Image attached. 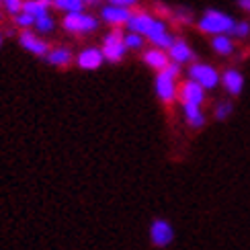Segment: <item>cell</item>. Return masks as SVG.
Segmentation results:
<instances>
[{"mask_svg":"<svg viewBox=\"0 0 250 250\" xmlns=\"http://www.w3.org/2000/svg\"><path fill=\"white\" fill-rule=\"evenodd\" d=\"M232 35L240 37V39H246L250 35V23H248V21H236V25L232 29Z\"/></svg>","mask_w":250,"mask_h":250,"instance_id":"obj_23","label":"cell"},{"mask_svg":"<svg viewBox=\"0 0 250 250\" xmlns=\"http://www.w3.org/2000/svg\"><path fill=\"white\" fill-rule=\"evenodd\" d=\"M103 54H105V60L113 62V64H117L125 58L127 54V45H125V33H121L119 27H113L111 33L105 35L103 39Z\"/></svg>","mask_w":250,"mask_h":250,"instance_id":"obj_5","label":"cell"},{"mask_svg":"<svg viewBox=\"0 0 250 250\" xmlns=\"http://www.w3.org/2000/svg\"><path fill=\"white\" fill-rule=\"evenodd\" d=\"M33 23H35V17H33V15H29V13H25V10H21L19 15H15V25L21 27V29L33 27Z\"/></svg>","mask_w":250,"mask_h":250,"instance_id":"obj_22","label":"cell"},{"mask_svg":"<svg viewBox=\"0 0 250 250\" xmlns=\"http://www.w3.org/2000/svg\"><path fill=\"white\" fill-rule=\"evenodd\" d=\"M0 6H2V0H0Z\"/></svg>","mask_w":250,"mask_h":250,"instance_id":"obj_30","label":"cell"},{"mask_svg":"<svg viewBox=\"0 0 250 250\" xmlns=\"http://www.w3.org/2000/svg\"><path fill=\"white\" fill-rule=\"evenodd\" d=\"M33 27H35L37 33H41V35H47V33H51V31L56 29V19L51 17L49 13H45V15H39V17H35V23H33Z\"/></svg>","mask_w":250,"mask_h":250,"instance_id":"obj_20","label":"cell"},{"mask_svg":"<svg viewBox=\"0 0 250 250\" xmlns=\"http://www.w3.org/2000/svg\"><path fill=\"white\" fill-rule=\"evenodd\" d=\"M181 74V64H176V62H170L168 66L164 70L158 72V76H156V95L162 103L166 105H170V103L179 97V86H176V78Z\"/></svg>","mask_w":250,"mask_h":250,"instance_id":"obj_2","label":"cell"},{"mask_svg":"<svg viewBox=\"0 0 250 250\" xmlns=\"http://www.w3.org/2000/svg\"><path fill=\"white\" fill-rule=\"evenodd\" d=\"M54 6L51 0H25L23 2V10L33 17H39V15H45L49 13V8Z\"/></svg>","mask_w":250,"mask_h":250,"instance_id":"obj_18","label":"cell"},{"mask_svg":"<svg viewBox=\"0 0 250 250\" xmlns=\"http://www.w3.org/2000/svg\"><path fill=\"white\" fill-rule=\"evenodd\" d=\"M222 82H224V86L226 90L230 92L232 97H238L242 92V86H244V76L240 74L238 70H226L224 72V76H222Z\"/></svg>","mask_w":250,"mask_h":250,"instance_id":"obj_14","label":"cell"},{"mask_svg":"<svg viewBox=\"0 0 250 250\" xmlns=\"http://www.w3.org/2000/svg\"><path fill=\"white\" fill-rule=\"evenodd\" d=\"M189 78L199 82L205 90L215 88L217 84H220V74H217V70L209 64H193L189 68Z\"/></svg>","mask_w":250,"mask_h":250,"instance_id":"obj_6","label":"cell"},{"mask_svg":"<svg viewBox=\"0 0 250 250\" xmlns=\"http://www.w3.org/2000/svg\"><path fill=\"white\" fill-rule=\"evenodd\" d=\"M45 58H47V64L58 66V68H66V66L72 64V51L68 47H64V45L49 49Z\"/></svg>","mask_w":250,"mask_h":250,"instance_id":"obj_15","label":"cell"},{"mask_svg":"<svg viewBox=\"0 0 250 250\" xmlns=\"http://www.w3.org/2000/svg\"><path fill=\"white\" fill-rule=\"evenodd\" d=\"M183 111H185V117H187V121H189V125H193V127H203L205 117H203V113H201V105L185 103Z\"/></svg>","mask_w":250,"mask_h":250,"instance_id":"obj_17","label":"cell"},{"mask_svg":"<svg viewBox=\"0 0 250 250\" xmlns=\"http://www.w3.org/2000/svg\"><path fill=\"white\" fill-rule=\"evenodd\" d=\"M133 15V10L127 6H119V4H107L101 8V19L105 21L107 25L111 27H121V25H127L129 19Z\"/></svg>","mask_w":250,"mask_h":250,"instance_id":"obj_7","label":"cell"},{"mask_svg":"<svg viewBox=\"0 0 250 250\" xmlns=\"http://www.w3.org/2000/svg\"><path fill=\"white\" fill-rule=\"evenodd\" d=\"M86 2H88V4H95V2H97V0H86Z\"/></svg>","mask_w":250,"mask_h":250,"instance_id":"obj_28","label":"cell"},{"mask_svg":"<svg viewBox=\"0 0 250 250\" xmlns=\"http://www.w3.org/2000/svg\"><path fill=\"white\" fill-rule=\"evenodd\" d=\"M144 62H146V66H150L152 70L160 72V70H164L166 66L170 64V56L166 54L162 47H156V45H154L152 49L144 51Z\"/></svg>","mask_w":250,"mask_h":250,"instance_id":"obj_13","label":"cell"},{"mask_svg":"<svg viewBox=\"0 0 250 250\" xmlns=\"http://www.w3.org/2000/svg\"><path fill=\"white\" fill-rule=\"evenodd\" d=\"M23 2H25V0H2V6H4L6 13L19 15L21 10H23Z\"/></svg>","mask_w":250,"mask_h":250,"instance_id":"obj_24","label":"cell"},{"mask_svg":"<svg viewBox=\"0 0 250 250\" xmlns=\"http://www.w3.org/2000/svg\"><path fill=\"white\" fill-rule=\"evenodd\" d=\"M54 6L62 13H80V10L86 8V0H51Z\"/></svg>","mask_w":250,"mask_h":250,"instance_id":"obj_19","label":"cell"},{"mask_svg":"<svg viewBox=\"0 0 250 250\" xmlns=\"http://www.w3.org/2000/svg\"><path fill=\"white\" fill-rule=\"evenodd\" d=\"M236 25V21L230 17L222 13V10H205V13L201 15V19L197 21V27H199V31H203V33L207 35H220V33H232V29Z\"/></svg>","mask_w":250,"mask_h":250,"instance_id":"obj_3","label":"cell"},{"mask_svg":"<svg viewBox=\"0 0 250 250\" xmlns=\"http://www.w3.org/2000/svg\"><path fill=\"white\" fill-rule=\"evenodd\" d=\"M111 4H119V6H127V8H133V6H138L140 0H109Z\"/></svg>","mask_w":250,"mask_h":250,"instance_id":"obj_26","label":"cell"},{"mask_svg":"<svg viewBox=\"0 0 250 250\" xmlns=\"http://www.w3.org/2000/svg\"><path fill=\"white\" fill-rule=\"evenodd\" d=\"M211 47H213L215 54H220V56H230V54H234V49H236V45H234V41H232L230 33L213 35V39H211Z\"/></svg>","mask_w":250,"mask_h":250,"instance_id":"obj_16","label":"cell"},{"mask_svg":"<svg viewBox=\"0 0 250 250\" xmlns=\"http://www.w3.org/2000/svg\"><path fill=\"white\" fill-rule=\"evenodd\" d=\"M174 238V230L172 226L166 222V220H154L150 226V240L154 246L158 248H166Z\"/></svg>","mask_w":250,"mask_h":250,"instance_id":"obj_8","label":"cell"},{"mask_svg":"<svg viewBox=\"0 0 250 250\" xmlns=\"http://www.w3.org/2000/svg\"><path fill=\"white\" fill-rule=\"evenodd\" d=\"M144 43H146V37L138 33V31H127L125 33V45H127V49H142Z\"/></svg>","mask_w":250,"mask_h":250,"instance_id":"obj_21","label":"cell"},{"mask_svg":"<svg viewBox=\"0 0 250 250\" xmlns=\"http://www.w3.org/2000/svg\"><path fill=\"white\" fill-rule=\"evenodd\" d=\"M232 103H220V105L215 107V117L220 119V121H224L226 117H230L232 115Z\"/></svg>","mask_w":250,"mask_h":250,"instance_id":"obj_25","label":"cell"},{"mask_svg":"<svg viewBox=\"0 0 250 250\" xmlns=\"http://www.w3.org/2000/svg\"><path fill=\"white\" fill-rule=\"evenodd\" d=\"M76 62L82 70H97L103 66V62H105V54H103V49H99V47H86L78 54Z\"/></svg>","mask_w":250,"mask_h":250,"instance_id":"obj_10","label":"cell"},{"mask_svg":"<svg viewBox=\"0 0 250 250\" xmlns=\"http://www.w3.org/2000/svg\"><path fill=\"white\" fill-rule=\"evenodd\" d=\"M127 29L129 31H138L142 33L146 39H150L156 47H162V49H168L172 45V33L168 31L164 21L156 19L154 15L146 13V10H133V15L127 23Z\"/></svg>","mask_w":250,"mask_h":250,"instance_id":"obj_1","label":"cell"},{"mask_svg":"<svg viewBox=\"0 0 250 250\" xmlns=\"http://www.w3.org/2000/svg\"><path fill=\"white\" fill-rule=\"evenodd\" d=\"M0 45H2V35H0Z\"/></svg>","mask_w":250,"mask_h":250,"instance_id":"obj_29","label":"cell"},{"mask_svg":"<svg viewBox=\"0 0 250 250\" xmlns=\"http://www.w3.org/2000/svg\"><path fill=\"white\" fill-rule=\"evenodd\" d=\"M62 27H64L68 33L86 35V33H95L99 29V19L95 15H88L86 10H80V13H66L64 19H62Z\"/></svg>","mask_w":250,"mask_h":250,"instance_id":"obj_4","label":"cell"},{"mask_svg":"<svg viewBox=\"0 0 250 250\" xmlns=\"http://www.w3.org/2000/svg\"><path fill=\"white\" fill-rule=\"evenodd\" d=\"M19 41H21V45L33 56H47V51H49V45L45 43V41L41 37H37L35 33H31V31H23Z\"/></svg>","mask_w":250,"mask_h":250,"instance_id":"obj_11","label":"cell"},{"mask_svg":"<svg viewBox=\"0 0 250 250\" xmlns=\"http://www.w3.org/2000/svg\"><path fill=\"white\" fill-rule=\"evenodd\" d=\"M179 99L181 103L185 105V103H193V105H201V103L205 101V88L199 84V82L195 80H187L183 82V84L179 86Z\"/></svg>","mask_w":250,"mask_h":250,"instance_id":"obj_9","label":"cell"},{"mask_svg":"<svg viewBox=\"0 0 250 250\" xmlns=\"http://www.w3.org/2000/svg\"><path fill=\"white\" fill-rule=\"evenodd\" d=\"M168 56H170V62H176V64H189V62L195 60L193 49L185 39L172 41V45L168 47Z\"/></svg>","mask_w":250,"mask_h":250,"instance_id":"obj_12","label":"cell"},{"mask_svg":"<svg viewBox=\"0 0 250 250\" xmlns=\"http://www.w3.org/2000/svg\"><path fill=\"white\" fill-rule=\"evenodd\" d=\"M236 2H238V6H240V8L244 10V13H248V15H250V0H236Z\"/></svg>","mask_w":250,"mask_h":250,"instance_id":"obj_27","label":"cell"}]
</instances>
